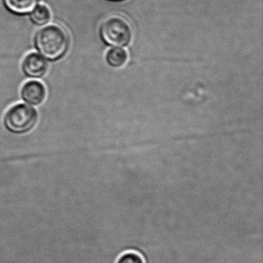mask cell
<instances>
[{"mask_svg":"<svg viewBox=\"0 0 263 263\" xmlns=\"http://www.w3.org/2000/svg\"><path fill=\"white\" fill-rule=\"evenodd\" d=\"M37 118V112L33 107L20 104L7 111L4 118V124L12 133L24 134L36 125Z\"/></svg>","mask_w":263,"mask_h":263,"instance_id":"3957f363","label":"cell"},{"mask_svg":"<svg viewBox=\"0 0 263 263\" xmlns=\"http://www.w3.org/2000/svg\"><path fill=\"white\" fill-rule=\"evenodd\" d=\"M101 39L109 46H127L132 41L133 30L130 23L121 16L115 15L106 19L100 28Z\"/></svg>","mask_w":263,"mask_h":263,"instance_id":"7a4b0ae2","label":"cell"},{"mask_svg":"<svg viewBox=\"0 0 263 263\" xmlns=\"http://www.w3.org/2000/svg\"><path fill=\"white\" fill-rule=\"evenodd\" d=\"M117 263H144V261L138 254L127 252L120 257Z\"/></svg>","mask_w":263,"mask_h":263,"instance_id":"9c48e42d","label":"cell"},{"mask_svg":"<svg viewBox=\"0 0 263 263\" xmlns=\"http://www.w3.org/2000/svg\"><path fill=\"white\" fill-rule=\"evenodd\" d=\"M21 96L28 104L39 105L45 101L47 90L42 83L39 81H29L23 87Z\"/></svg>","mask_w":263,"mask_h":263,"instance_id":"5b68a950","label":"cell"},{"mask_svg":"<svg viewBox=\"0 0 263 263\" xmlns=\"http://www.w3.org/2000/svg\"><path fill=\"white\" fill-rule=\"evenodd\" d=\"M112 1H121V0H112Z\"/></svg>","mask_w":263,"mask_h":263,"instance_id":"30bf717a","label":"cell"},{"mask_svg":"<svg viewBox=\"0 0 263 263\" xmlns=\"http://www.w3.org/2000/svg\"><path fill=\"white\" fill-rule=\"evenodd\" d=\"M24 73L30 78H41L47 73L48 64L41 55L32 53L27 55L23 62Z\"/></svg>","mask_w":263,"mask_h":263,"instance_id":"277c9868","label":"cell"},{"mask_svg":"<svg viewBox=\"0 0 263 263\" xmlns=\"http://www.w3.org/2000/svg\"><path fill=\"white\" fill-rule=\"evenodd\" d=\"M51 18V13L48 7L44 5L38 6L32 11L30 19L33 24L37 26L48 24Z\"/></svg>","mask_w":263,"mask_h":263,"instance_id":"ba28073f","label":"cell"},{"mask_svg":"<svg viewBox=\"0 0 263 263\" xmlns=\"http://www.w3.org/2000/svg\"><path fill=\"white\" fill-rule=\"evenodd\" d=\"M5 7L15 14H27L33 11L39 0H4Z\"/></svg>","mask_w":263,"mask_h":263,"instance_id":"8992f818","label":"cell"},{"mask_svg":"<svg viewBox=\"0 0 263 263\" xmlns=\"http://www.w3.org/2000/svg\"><path fill=\"white\" fill-rule=\"evenodd\" d=\"M36 50L46 59L57 61L67 53L70 40L66 32L58 26H49L35 36Z\"/></svg>","mask_w":263,"mask_h":263,"instance_id":"6da1fadb","label":"cell"},{"mask_svg":"<svg viewBox=\"0 0 263 263\" xmlns=\"http://www.w3.org/2000/svg\"><path fill=\"white\" fill-rule=\"evenodd\" d=\"M106 61L110 67H121L128 61V53L122 47H114L107 52Z\"/></svg>","mask_w":263,"mask_h":263,"instance_id":"52a82bcc","label":"cell"}]
</instances>
